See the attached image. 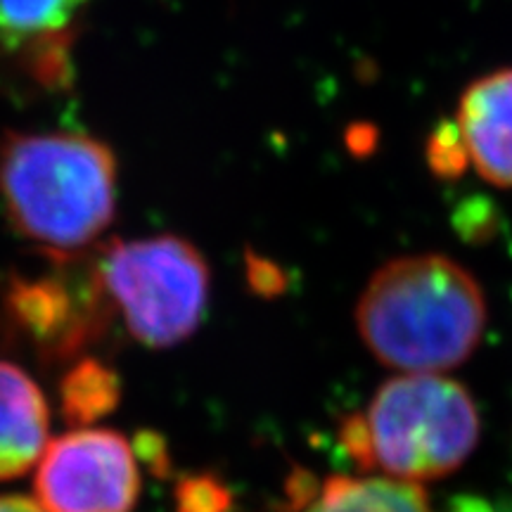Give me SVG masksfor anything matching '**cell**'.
<instances>
[{
  "mask_svg": "<svg viewBox=\"0 0 512 512\" xmlns=\"http://www.w3.org/2000/svg\"><path fill=\"white\" fill-rule=\"evenodd\" d=\"M176 494L178 512H228L230 508L228 489L209 475L183 479Z\"/></svg>",
  "mask_w": 512,
  "mask_h": 512,
  "instance_id": "8fae6325",
  "label": "cell"
},
{
  "mask_svg": "<svg viewBox=\"0 0 512 512\" xmlns=\"http://www.w3.org/2000/svg\"><path fill=\"white\" fill-rule=\"evenodd\" d=\"M479 280L444 254H408L377 268L356 304V328L382 366L446 373L475 354L486 330Z\"/></svg>",
  "mask_w": 512,
  "mask_h": 512,
  "instance_id": "6da1fadb",
  "label": "cell"
},
{
  "mask_svg": "<svg viewBox=\"0 0 512 512\" xmlns=\"http://www.w3.org/2000/svg\"><path fill=\"white\" fill-rule=\"evenodd\" d=\"M477 403L437 373H403L382 384L363 413L339 427V444L363 472L422 484L448 477L475 453Z\"/></svg>",
  "mask_w": 512,
  "mask_h": 512,
  "instance_id": "3957f363",
  "label": "cell"
},
{
  "mask_svg": "<svg viewBox=\"0 0 512 512\" xmlns=\"http://www.w3.org/2000/svg\"><path fill=\"white\" fill-rule=\"evenodd\" d=\"M91 0H0V41L17 43L57 34Z\"/></svg>",
  "mask_w": 512,
  "mask_h": 512,
  "instance_id": "30bf717a",
  "label": "cell"
},
{
  "mask_svg": "<svg viewBox=\"0 0 512 512\" xmlns=\"http://www.w3.org/2000/svg\"><path fill=\"white\" fill-rule=\"evenodd\" d=\"M50 408L27 370L0 361V482L24 477L50 444Z\"/></svg>",
  "mask_w": 512,
  "mask_h": 512,
  "instance_id": "52a82bcc",
  "label": "cell"
},
{
  "mask_svg": "<svg viewBox=\"0 0 512 512\" xmlns=\"http://www.w3.org/2000/svg\"><path fill=\"white\" fill-rule=\"evenodd\" d=\"M140 486L136 448L107 427H79L50 441L34 479L36 501L48 512H133Z\"/></svg>",
  "mask_w": 512,
  "mask_h": 512,
  "instance_id": "5b68a950",
  "label": "cell"
},
{
  "mask_svg": "<svg viewBox=\"0 0 512 512\" xmlns=\"http://www.w3.org/2000/svg\"><path fill=\"white\" fill-rule=\"evenodd\" d=\"M453 124L467 164L486 183L512 188V67L472 81L460 95Z\"/></svg>",
  "mask_w": 512,
  "mask_h": 512,
  "instance_id": "8992f818",
  "label": "cell"
},
{
  "mask_svg": "<svg viewBox=\"0 0 512 512\" xmlns=\"http://www.w3.org/2000/svg\"><path fill=\"white\" fill-rule=\"evenodd\" d=\"M0 204L24 240L74 259L117 216V159L86 133H10L0 143Z\"/></svg>",
  "mask_w": 512,
  "mask_h": 512,
  "instance_id": "7a4b0ae2",
  "label": "cell"
},
{
  "mask_svg": "<svg viewBox=\"0 0 512 512\" xmlns=\"http://www.w3.org/2000/svg\"><path fill=\"white\" fill-rule=\"evenodd\" d=\"M91 273L110 318L147 349L185 342L207 313L209 264L178 235L112 242Z\"/></svg>",
  "mask_w": 512,
  "mask_h": 512,
  "instance_id": "277c9868",
  "label": "cell"
},
{
  "mask_svg": "<svg viewBox=\"0 0 512 512\" xmlns=\"http://www.w3.org/2000/svg\"><path fill=\"white\" fill-rule=\"evenodd\" d=\"M60 394L64 418L76 425H86L114 411L119 401V382L112 368L93 358H81L64 375Z\"/></svg>",
  "mask_w": 512,
  "mask_h": 512,
  "instance_id": "9c48e42d",
  "label": "cell"
},
{
  "mask_svg": "<svg viewBox=\"0 0 512 512\" xmlns=\"http://www.w3.org/2000/svg\"><path fill=\"white\" fill-rule=\"evenodd\" d=\"M302 512H432V508L420 484L332 475L313 491Z\"/></svg>",
  "mask_w": 512,
  "mask_h": 512,
  "instance_id": "ba28073f",
  "label": "cell"
},
{
  "mask_svg": "<svg viewBox=\"0 0 512 512\" xmlns=\"http://www.w3.org/2000/svg\"><path fill=\"white\" fill-rule=\"evenodd\" d=\"M446 512H494L489 503L475 496H458L448 503Z\"/></svg>",
  "mask_w": 512,
  "mask_h": 512,
  "instance_id": "5bb4252c",
  "label": "cell"
},
{
  "mask_svg": "<svg viewBox=\"0 0 512 512\" xmlns=\"http://www.w3.org/2000/svg\"><path fill=\"white\" fill-rule=\"evenodd\" d=\"M427 155H430V162L437 174H458V171L465 169L467 155L456 124L441 128L437 136L430 140V152Z\"/></svg>",
  "mask_w": 512,
  "mask_h": 512,
  "instance_id": "7c38bea8",
  "label": "cell"
},
{
  "mask_svg": "<svg viewBox=\"0 0 512 512\" xmlns=\"http://www.w3.org/2000/svg\"><path fill=\"white\" fill-rule=\"evenodd\" d=\"M0 512H48L41 503L27 496H0Z\"/></svg>",
  "mask_w": 512,
  "mask_h": 512,
  "instance_id": "4fadbf2b",
  "label": "cell"
}]
</instances>
